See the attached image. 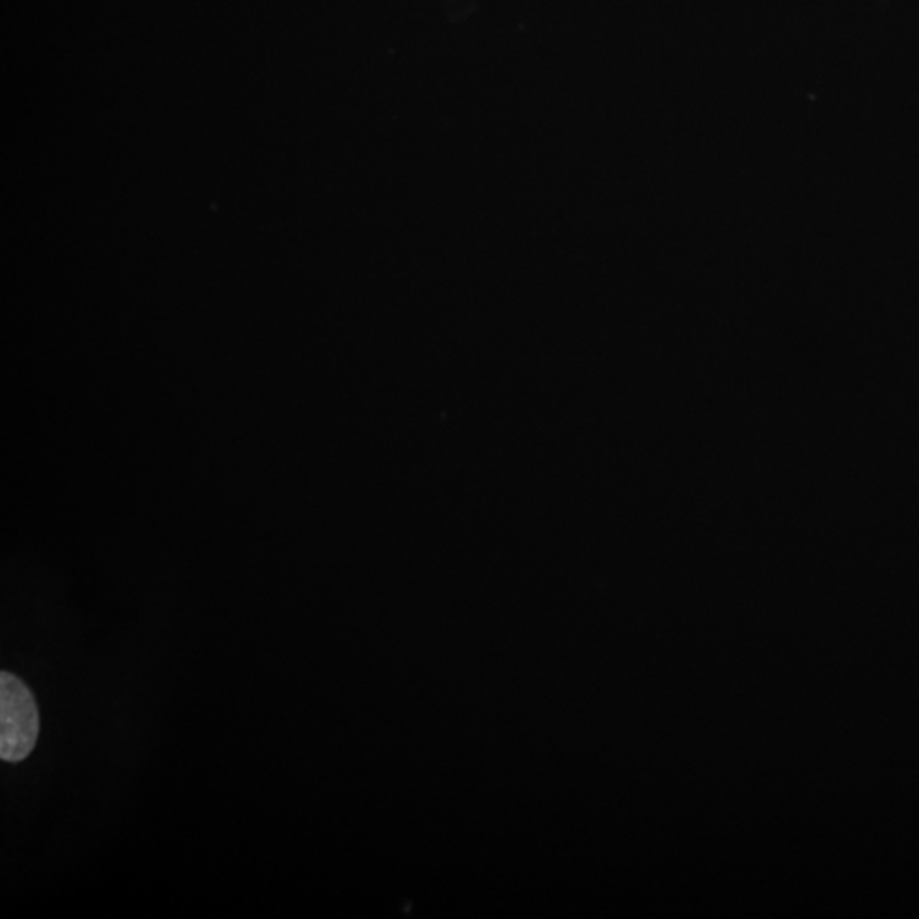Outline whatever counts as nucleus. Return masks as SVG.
<instances>
[{"instance_id":"nucleus-1","label":"nucleus","mask_w":919,"mask_h":919,"mask_svg":"<svg viewBox=\"0 0 919 919\" xmlns=\"http://www.w3.org/2000/svg\"><path fill=\"white\" fill-rule=\"evenodd\" d=\"M40 717L31 690L8 671L0 673V758L23 761L36 745Z\"/></svg>"}]
</instances>
